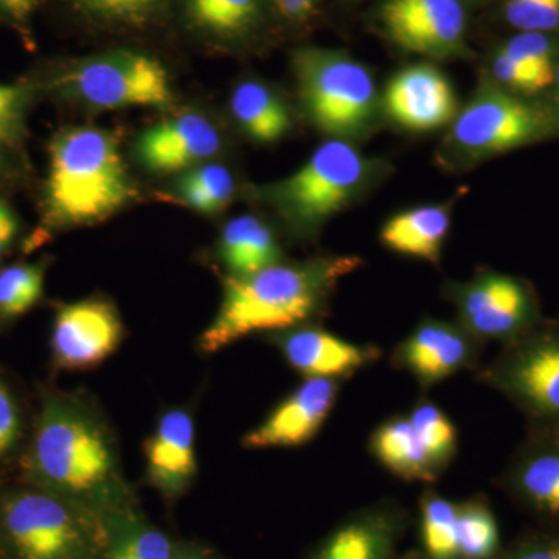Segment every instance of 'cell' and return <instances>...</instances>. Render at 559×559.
<instances>
[{
    "label": "cell",
    "instance_id": "6da1fadb",
    "mask_svg": "<svg viewBox=\"0 0 559 559\" xmlns=\"http://www.w3.org/2000/svg\"><path fill=\"white\" fill-rule=\"evenodd\" d=\"M359 264L358 257H322L272 264L245 277L227 275L218 314L201 334V352H219L261 331L277 333L304 325L323 310L340 280Z\"/></svg>",
    "mask_w": 559,
    "mask_h": 559
},
{
    "label": "cell",
    "instance_id": "7a4b0ae2",
    "mask_svg": "<svg viewBox=\"0 0 559 559\" xmlns=\"http://www.w3.org/2000/svg\"><path fill=\"white\" fill-rule=\"evenodd\" d=\"M134 197L127 165L109 132L72 128L50 146L47 218L80 226L109 218Z\"/></svg>",
    "mask_w": 559,
    "mask_h": 559
},
{
    "label": "cell",
    "instance_id": "3957f363",
    "mask_svg": "<svg viewBox=\"0 0 559 559\" xmlns=\"http://www.w3.org/2000/svg\"><path fill=\"white\" fill-rule=\"evenodd\" d=\"M369 162L347 140L322 143L310 159L263 191L290 229L311 237L341 212L369 178Z\"/></svg>",
    "mask_w": 559,
    "mask_h": 559
},
{
    "label": "cell",
    "instance_id": "277c9868",
    "mask_svg": "<svg viewBox=\"0 0 559 559\" xmlns=\"http://www.w3.org/2000/svg\"><path fill=\"white\" fill-rule=\"evenodd\" d=\"M524 415L527 426H559V318L540 319L474 371Z\"/></svg>",
    "mask_w": 559,
    "mask_h": 559
},
{
    "label": "cell",
    "instance_id": "5b68a950",
    "mask_svg": "<svg viewBox=\"0 0 559 559\" xmlns=\"http://www.w3.org/2000/svg\"><path fill=\"white\" fill-rule=\"evenodd\" d=\"M301 103L312 123L334 138H353L369 127L377 90L369 70L342 51L307 47L294 55Z\"/></svg>",
    "mask_w": 559,
    "mask_h": 559
},
{
    "label": "cell",
    "instance_id": "8992f818",
    "mask_svg": "<svg viewBox=\"0 0 559 559\" xmlns=\"http://www.w3.org/2000/svg\"><path fill=\"white\" fill-rule=\"evenodd\" d=\"M32 462L40 480L73 495L105 487L116 468L100 428L81 412L55 404L40 418Z\"/></svg>",
    "mask_w": 559,
    "mask_h": 559
},
{
    "label": "cell",
    "instance_id": "52a82bcc",
    "mask_svg": "<svg viewBox=\"0 0 559 559\" xmlns=\"http://www.w3.org/2000/svg\"><path fill=\"white\" fill-rule=\"evenodd\" d=\"M559 135V119L543 106L500 87H480L452 124L450 148L480 160Z\"/></svg>",
    "mask_w": 559,
    "mask_h": 559
},
{
    "label": "cell",
    "instance_id": "ba28073f",
    "mask_svg": "<svg viewBox=\"0 0 559 559\" xmlns=\"http://www.w3.org/2000/svg\"><path fill=\"white\" fill-rule=\"evenodd\" d=\"M62 84L76 100L95 109L162 108L173 100L167 70L139 51H110L80 62Z\"/></svg>",
    "mask_w": 559,
    "mask_h": 559
},
{
    "label": "cell",
    "instance_id": "9c48e42d",
    "mask_svg": "<svg viewBox=\"0 0 559 559\" xmlns=\"http://www.w3.org/2000/svg\"><path fill=\"white\" fill-rule=\"evenodd\" d=\"M448 297L457 308L460 325L484 344H507L543 319L533 286L502 272L484 271L468 283H454Z\"/></svg>",
    "mask_w": 559,
    "mask_h": 559
},
{
    "label": "cell",
    "instance_id": "30bf717a",
    "mask_svg": "<svg viewBox=\"0 0 559 559\" xmlns=\"http://www.w3.org/2000/svg\"><path fill=\"white\" fill-rule=\"evenodd\" d=\"M484 342L460 323L425 319L392 353V366L407 371L423 392L450 380L460 371L481 366Z\"/></svg>",
    "mask_w": 559,
    "mask_h": 559
},
{
    "label": "cell",
    "instance_id": "8fae6325",
    "mask_svg": "<svg viewBox=\"0 0 559 559\" xmlns=\"http://www.w3.org/2000/svg\"><path fill=\"white\" fill-rule=\"evenodd\" d=\"M498 484L522 509L559 532V426H527Z\"/></svg>",
    "mask_w": 559,
    "mask_h": 559
},
{
    "label": "cell",
    "instance_id": "7c38bea8",
    "mask_svg": "<svg viewBox=\"0 0 559 559\" xmlns=\"http://www.w3.org/2000/svg\"><path fill=\"white\" fill-rule=\"evenodd\" d=\"M123 336L121 320L109 301L87 299L58 311L51 333L53 360L62 370L95 369L108 359Z\"/></svg>",
    "mask_w": 559,
    "mask_h": 559
},
{
    "label": "cell",
    "instance_id": "4fadbf2b",
    "mask_svg": "<svg viewBox=\"0 0 559 559\" xmlns=\"http://www.w3.org/2000/svg\"><path fill=\"white\" fill-rule=\"evenodd\" d=\"M342 380L305 378L261 425L246 433V450L299 448L318 436L340 400Z\"/></svg>",
    "mask_w": 559,
    "mask_h": 559
},
{
    "label": "cell",
    "instance_id": "5bb4252c",
    "mask_svg": "<svg viewBox=\"0 0 559 559\" xmlns=\"http://www.w3.org/2000/svg\"><path fill=\"white\" fill-rule=\"evenodd\" d=\"M381 17L396 46L426 57L454 53L465 36V10L459 0H388Z\"/></svg>",
    "mask_w": 559,
    "mask_h": 559
},
{
    "label": "cell",
    "instance_id": "9a60e30c",
    "mask_svg": "<svg viewBox=\"0 0 559 559\" xmlns=\"http://www.w3.org/2000/svg\"><path fill=\"white\" fill-rule=\"evenodd\" d=\"M411 514L396 499H381L349 513L308 559H396Z\"/></svg>",
    "mask_w": 559,
    "mask_h": 559
},
{
    "label": "cell",
    "instance_id": "2e32d148",
    "mask_svg": "<svg viewBox=\"0 0 559 559\" xmlns=\"http://www.w3.org/2000/svg\"><path fill=\"white\" fill-rule=\"evenodd\" d=\"M3 527L22 559H66L80 540L68 507L43 492H21L3 509Z\"/></svg>",
    "mask_w": 559,
    "mask_h": 559
},
{
    "label": "cell",
    "instance_id": "e0dca14e",
    "mask_svg": "<svg viewBox=\"0 0 559 559\" xmlns=\"http://www.w3.org/2000/svg\"><path fill=\"white\" fill-rule=\"evenodd\" d=\"M274 342L290 369L299 371L305 378L345 381L378 362L382 355L378 345L355 344L312 325L277 331Z\"/></svg>",
    "mask_w": 559,
    "mask_h": 559
},
{
    "label": "cell",
    "instance_id": "ac0fdd59",
    "mask_svg": "<svg viewBox=\"0 0 559 559\" xmlns=\"http://www.w3.org/2000/svg\"><path fill=\"white\" fill-rule=\"evenodd\" d=\"M221 135L212 121L200 114H183L160 121L138 140V157L159 175L189 171L219 153Z\"/></svg>",
    "mask_w": 559,
    "mask_h": 559
},
{
    "label": "cell",
    "instance_id": "d6986e66",
    "mask_svg": "<svg viewBox=\"0 0 559 559\" xmlns=\"http://www.w3.org/2000/svg\"><path fill=\"white\" fill-rule=\"evenodd\" d=\"M385 109L401 127L430 131L455 119L457 102L450 81L428 64L401 70L390 81L384 95Z\"/></svg>",
    "mask_w": 559,
    "mask_h": 559
},
{
    "label": "cell",
    "instance_id": "ffe728a7",
    "mask_svg": "<svg viewBox=\"0 0 559 559\" xmlns=\"http://www.w3.org/2000/svg\"><path fill=\"white\" fill-rule=\"evenodd\" d=\"M146 473L153 487L176 498L197 476L194 423L189 412L173 409L157 423L145 444Z\"/></svg>",
    "mask_w": 559,
    "mask_h": 559
},
{
    "label": "cell",
    "instance_id": "44dd1931",
    "mask_svg": "<svg viewBox=\"0 0 559 559\" xmlns=\"http://www.w3.org/2000/svg\"><path fill=\"white\" fill-rule=\"evenodd\" d=\"M369 451L382 468L401 480L430 485L441 477L423 447L409 415H395L382 421L371 432Z\"/></svg>",
    "mask_w": 559,
    "mask_h": 559
},
{
    "label": "cell",
    "instance_id": "7402d4cb",
    "mask_svg": "<svg viewBox=\"0 0 559 559\" xmlns=\"http://www.w3.org/2000/svg\"><path fill=\"white\" fill-rule=\"evenodd\" d=\"M450 210L440 205H426L400 213L385 223L381 241L400 255L439 264L441 248L450 231Z\"/></svg>",
    "mask_w": 559,
    "mask_h": 559
},
{
    "label": "cell",
    "instance_id": "603a6c76",
    "mask_svg": "<svg viewBox=\"0 0 559 559\" xmlns=\"http://www.w3.org/2000/svg\"><path fill=\"white\" fill-rule=\"evenodd\" d=\"M218 250L224 266L234 277H245L282 260L274 231L252 215L237 216L226 224Z\"/></svg>",
    "mask_w": 559,
    "mask_h": 559
},
{
    "label": "cell",
    "instance_id": "cb8c5ba5",
    "mask_svg": "<svg viewBox=\"0 0 559 559\" xmlns=\"http://www.w3.org/2000/svg\"><path fill=\"white\" fill-rule=\"evenodd\" d=\"M230 110L242 131L260 143L277 142L290 128L285 103L257 81H246L234 91Z\"/></svg>",
    "mask_w": 559,
    "mask_h": 559
},
{
    "label": "cell",
    "instance_id": "d4e9b609",
    "mask_svg": "<svg viewBox=\"0 0 559 559\" xmlns=\"http://www.w3.org/2000/svg\"><path fill=\"white\" fill-rule=\"evenodd\" d=\"M459 502L426 489L418 502L419 550L428 559H459Z\"/></svg>",
    "mask_w": 559,
    "mask_h": 559
},
{
    "label": "cell",
    "instance_id": "484cf974",
    "mask_svg": "<svg viewBox=\"0 0 559 559\" xmlns=\"http://www.w3.org/2000/svg\"><path fill=\"white\" fill-rule=\"evenodd\" d=\"M502 550L498 520L481 496L459 502V559H496Z\"/></svg>",
    "mask_w": 559,
    "mask_h": 559
},
{
    "label": "cell",
    "instance_id": "4316f807",
    "mask_svg": "<svg viewBox=\"0 0 559 559\" xmlns=\"http://www.w3.org/2000/svg\"><path fill=\"white\" fill-rule=\"evenodd\" d=\"M407 415L433 466L443 476L459 451V433L454 423L439 404L426 396H421Z\"/></svg>",
    "mask_w": 559,
    "mask_h": 559
},
{
    "label": "cell",
    "instance_id": "83f0119b",
    "mask_svg": "<svg viewBox=\"0 0 559 559\" xmlns=\"http://www.w3.org/2000/svg\"><path fill=\"white\" fill-rule=\"evenodd\" d=\"M178 191L189 207L205 215H215L234 200L235 179L223 165L202 164L180 178Z\"/></svg>",
    "mask_w": 559,
    "mask_h": 559
},
{
    "label": "cell",
    "instance_id": "f1b7e54d",
    "mask_svg": "<svg viewBox=\"0 0 559 559\" xmlns=\"http://www.w3.org/2000/svg\"><path fill=\"white\" fill-rule=\"evenodd\" d=\"M187 13L198 28L216 36H238L260 16V0H187Z\"/></svg>",
    "mask_w": 559,
    "mask_h": 559
},
{
    "label": "cell",
    "instance_id": "f546056e",
    "mask_svg": "<svg viewBox=\"0 0 559 559\" xmlns=\"http://www.w3.org/2000/svg\"><path fill=\"white\" fill-rule=\"evenodd\" d=\"M44 290V267L14 264L0 271V318L16 319L31 311Z\"/></svg>",
    "mask_w": 559,
    "mask_h": 559
},
{
    "label": "cell",
    "instance_id": "4dcf8cb0",
    "mask_svg": "<svg viewBox=\"0 0 559 559\" xmlns=\"http://www.w3.org/2000/svg\"><path fill=\"white\" fill-rule=\"evenodd\" d=\"M500 50L535 72L549 86L555 83L554 46L544 33L521 32Z\"/></svg>",
    "mask_w": 559,
    "mask_h": 559
},
{
    "label": "cell",
    "instance_id": "1f68e13d",
    "mask_svg": "<svg viewBox=\"0 0 559 559\" xmlns=\"http://www.w3.org/2000/svg\"><path fill=\"white\" fill-rule=\"evenodd\" d=\"M506 17L520 32H550L559 25V0H509Z\"/></svg>",
    "mask_w": 559,
    "mask_h": 559
},
{
    "label": "cell",
    "instance_id": "d6a6232c",
    "mask_svg": "<svg viewBox=\"0 0 559 559\" xmlns=\"http://www.w3.org/2000/svg\"><path fill=\"white\" fill-rule=\"evenodd\" d=\"M92 16L112 22L145 21L164 0H75Z\"/></svg>",
    "mask_w": 559,
    "mask_h": 559
},
{
    "label": "cell",
    "instance_id": "836d02e7",
    "mask_svg": "<svg viewBox=\"0 0 559 559\" xmlns=\"http://www.w3.org/2000/svg\"><path fill=\"white\" fill-rule=\"evenodd\" d=\"M492 75L514 94L533 95L549 87V84L535 72L513 60L502 50H499L492 60Z\"/></svg>",
    "mask_w": 559,
    "mask_h": 559
},
{
    "label": "cell",
    "instance_id": "e575fe53",
    "mask_svg": "<svg viewBox=\"0 0 559 559\" xmlns=\"http://www.w3.org/2000/svg\"><path fill=\"white\" fill-rule=\"evenodd\" d=\"M110 559H171V544L164 533L145 530L117 546Z\"/></svg>",
    "mask_w": 559,
    "mask_h": 559
},
{
    "label": "cell",
    "instance_id": "d590c367",
    "mask_svg": "<svg viewBox=\"0 0 559 559\" xmlns=\"http://www.w3.org/2000/svg\"><path fill=\"white\" fill-rule=\"evenodd\" d=\"M28 92L21 84H0V143H10L20 132Z\"/></svg>",
    "mask_w": 559,
    "mask_h": 559
},
{
    "label": "cell",
    "instance_id": "8d00e7d4",
    "mask_svg": "<svg viewBox=\"0 0 559 559\" xmlns=\"http://www.w3.org/2000/svg\"><path fill=\"white\" fill-rule=\"evenodd\" d=\"M496 559H559V532L533 533L502 547Z\"/></svg>",
    "mask_w": 559,
    "mask_h": 559
},
{
    "label": "cell",
    "instance_id": "74e56055",
    "mask_svg": "<svg viewBox=\"0 0 559 559\" xmlns=\"http://www.w3.org/2000/svg\"><path fill=\"white\" fill-rule=\"evenodd\" d=\"M21 417L16 401L0 384V457L7 454L20 439Z\"/></svg>",
    "mask_w": 559,
    "mask_h": 559
},
{
    "label": "cell",
    "instance_id": "f35d334b",
    "mask_svg": "<svg viewBox=\"0 0 559 559\" xmlns=\"http://www.w3.org/2000/svg\"><path fill=\"white\" fill-rule=\"evenodd\" d=\"M17 234V219L9 204L0 201V257L9 250Z\"/></svg>",
    "mask_w": 559,
    "mask_h": 559
},
{
    "label": "cell",
    "instance_id": "ab89813d",
    "mask_svg": "<svg viewBox=\"0 0 559 559\" xmlns=\"http://www.w3.org/2000/svg\"><path fill=\"white\" fill-rule=\"evenodd\" d=\"M318 0H275V5L283 16L290 20H301L314 10Z\"/></svg>",
    "mask_w": 559,
    "mask_h": 559
},
{
    "label": "cell",
    "instance_id": "60d3db41",
    "mask_svg": "<svg viewBox=\"0 0 559 559\" xmlns=\"http://www.w3.org/2000/svg\"><path fill=\"white\" fill-rule=\"evenodd\" d=\"M39 0H0V10L16 21L27 20Z\"/></svg>",
    "mask_w": 559,
    "mask_h": 559
},
{
    "label": "cell",
    "instance_id": "b9f144b4",
    "mask_svg": "<svg viewBox=\"0 0 559 559\" xmlns=\"http://www.w3.org/2000/svg\"><path fill=\"white\" fill-rule=\"evenodd\" d=\"M401 559H428L425 557V555L421 554V550L419 549H412L409 551H406V554L401 557Z\"/></svg>",
    "mask_w": 559,
    "mask_h": 559
},
{
    "label": "cell",
    "instance_id": "7bdbcfd3",
    "mask_svg": "<svg viewBox=\"0 0 559 559\" xmlns=\"http://www.w3.org/2000/svg\"><path fill=\"white\" fill-rule=\"evenodd\" d=\"M555 84H557L558 100H559V69L557 70V73H555Z\"/></svg>",
    "mask_w": 559,
    "mask_h": 559
},
{
    "label": "cell",
    "instance_id": "ee69618b",
    "mask_svg": "<svg viewBox=\"0 0 559 559\" xmlns=\"http://www.w3.org/2000/svg\"><path fill=\"white\" fill-rule=\"evenodd\" d=\"M175 559H191V558H175Z\"/></svg>",
    "mask_w": 559,
    "mask_h": 559
}]
</instances>
